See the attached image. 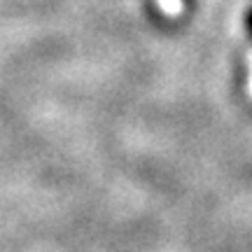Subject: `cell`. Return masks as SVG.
<instances>
[{
	"label": "cell",
	"mask_w": 252,
	"mask_h": 252,
	"mask_svg": "<svg viewBox=\"0 0 252 252\" xmlns=\"http://www.w3.org/2000/svg\"><path fill=\"white\" fill-rule=\"evenodd\" d=\"M245 26H248V33H250V37H252V9L248 12V17H245Z\"/></svg>",
	"instance_id": "6da1fadb"
},
{
	"label": "cell",
	"mask_w": 252,
	"mask_h": 252,
	"mask_svg": "<svg viewBox=\"0 0 252 252\" xmlns=\"http://www.w3.org/2000/svg\"><path fill=\"white\" fill-rule=\"evenodd\" d=\"M182 2H185V5H187V2H191V0H182Z\"/></svg>",
	"instance_id": "7a4b0ae2"
}]
</instances>
